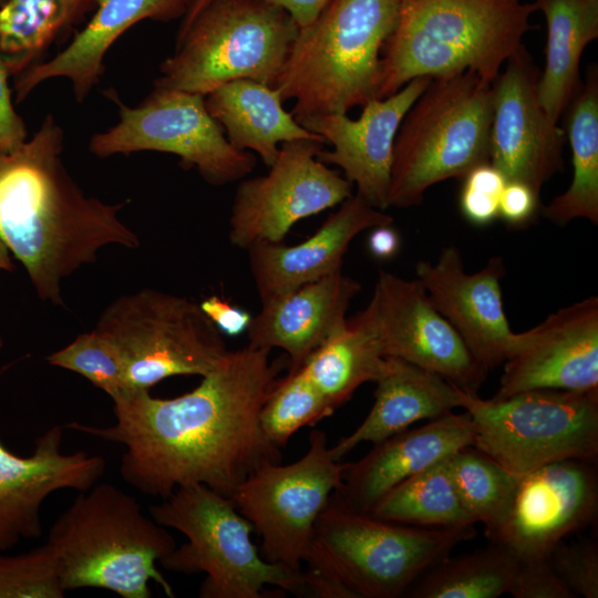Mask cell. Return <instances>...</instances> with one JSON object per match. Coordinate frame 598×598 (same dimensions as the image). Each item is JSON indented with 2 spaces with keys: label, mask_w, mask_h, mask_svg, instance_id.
<instances>
[{
  "label": "cell",
  "mask_w": 598,
  "mask_h": 598,
  "mask_svg": "<svg viewBox=\"0 0 598 598\" xmlns=\"http://www.w3.org/2000/svg\"><path fill=\"white\" fill-rule=\"evenodd\" d=\"M269 354L250 346L227 351L187 393L169 399L130 393L113 401L112 425L63 427L124 446L120 474L145 495L163 499L203 484L230 497L261 464L281 460L259 421L283 364Z\"/></svg>",
  "instance_id": "cell-1"
},
{
  "label": "cell",
  "mask_w": 598,
  "mask_h": 598,
  "mask_svg": "<svg viewBox=\"0 0 598 598\" xmlns=\"http://www.w3.org/2000/svg\"><path fill=\"white\" fill-rule=\"evenodd\" d=\"M64 132L48 114L21 146L0 153V239L38 297L64 306L62 280L107 245L140 247L118 214L124 203L87 196L63 165Z\"/></svg>",
  "instance_id": "cell-2"
},
{
  "label": "cell",
  "mask_w": 598,
  "mask_h": 598,
  "mask_svg": "<svg viewBox=\"0 0 598 598\" xmlns=\"http://www.w3.org/2000/svg\"><path fill=\"white\" fill-rule=\"evenodd\" d=\"M537 11L525 0H400L380 61L377 99L409 81L472 71L494 82Z\"/></svg>",
  "instance_id": "cell-3"
},
{
  "label": "cell",
  "mask_w": 598,
  "mask_h": 598,
  "mask_svg": "<svg viewBox=\"0 0 598 598\" xmlns=\"http://www.w3.org/2000/svg\"><path fill=\"white\" fill-rule=\"evenodd\" d=\"M47 543L65 591L100 588L122 598H150L154 581L175 597L157 568L176 547L174 537L113 484H95L75 497L52 524Z\"/></svg>",
  "instance_id": "cell-4"
},
{
  "label": "cell",
  "mask_w": 598,
  "mask_h": 598,
  "mask_svg": "<svg viewBox=\"0 0 598 598\" xmlns=\"http://www.w3.org/2000/svg\"><path fill=\"white\" fill-rule=\"evenodd\" d=\"M400 0H329L299 29L276 83L293 100L295 118L348 113L377 99L382 49L395 29Z\"/></svg>",
  "instance_id": "cell-5"
},
{
  "label": "cell",
  "mask_w": 598,
  "mask_h": 598,
  "mask_svg": "<svg viewBox=\"0 0 598 598\" xmlns=\"http://www.w3.org/2000/svg\"><path fill=\"white\" fill-rule=\"evenodd\" d=\"M474 535V526L429 528L377 518L333 492L316 520L303 564L349 598H399Z\"/></svg>",
  "instance_id": "cell-6"
},
{
  "label": "cell",
  "mask_w": 598,
  "mask_h": 598,
  "mask_svg": "<svg viewBox=\"0 0 598 598\" xmlns=\"http://www.w3.org/2000/svg\"><path fill=\"white\" fill-rule=\"evenodd\" d=\"M492 116L493 82L472 71L432 78L398 130L389 207L419 205L431 186L489 163Z\"/></svg>",
  "instance_id": "cell-7"
},
{
  "label": "cell",
  "mask_w": 598,
  "mask_h": 598,
  "mask_svg": "<svg viewBox=\"0 0 598 598\" xmlns=\"http://www.w3.org/2000/svg\"><path fill=\"white\" fill-rule=\"evenodd\" d=\"M159 525L183 534L159 565L186 575L205 573L202 598H264L266 586L306 594V571L267 561L251 540L252 526L233 501L203 484L175 489L150 507Z\"/></svg>",
  "instance_id": "cell-8"
},
{
  "label": "cell",
  "mask_w": 598,
  "mask_h": 598,
  "mask_svg": "<svg viewBox=\"0 0 598 598\" xmlns=\"http://www.w3.org/2000/svg\"><path fill=\"white\" fill-rule=\"evenodd\" d=\"M299 27L262 0H212L176 39L155 87L206 96L235 80L276 86Z\"/></svg>",
  "instance_id": "cell-9"
},
{
  "label": "cell",
  "mask_w": 598,
  "mask_h": 598,
  "mask_svg": "<svg viewBox=\"0 0 598 598\" xmlns=\"http://www.w3.org/2000/svg\"><path fill=\"white\" fill-rule=\"evenodd\" d=\"M473 446L514 475L563 460L598 457V390L536 389L482 399L462 391Z\"/></svg>",
  "instance_id": "cell-10"
},
{
  "label": "cell",
  "mask_w": 598,
  "mask_h": 598,
  "mask_svg": "<svg viewBox=\"0 0 598 598\" xmlns=\"http://www.w3.org/2000/svg\"><path fill=\"white\" fill-rule=\"evenodd\" d=\"M95 330L120 352L126 394L150 391L175 375L204 377L228 351L198 303L151 288L112 301Z\"/></svg>",
  "instance_id": "cell-11"
},
{
  "label": "cell",
  "mask_w": 598,
  "mask_h": 598,
  "mask_svg": "<svg viewBox=\"0 0 598 598\" xmlns=\"http://www.w3.org/2000/svg\"><path fill=\"white\" fill-rule=\"evenodd\" d=\"M118 110V122L95 133L92 154L155 151L176 155L185 168H196L209 184L220 186L251 173L256 157L234 147L209 114L205 96L174 89L154 87L137 106L123 103L116 92H106Z\"/></svg>",
  "instance_id": "cell-12"
},
{
  "label": "cell",
  "mask_w": 598,
  "mask_h": 598,
  "mask_svg": "<svg viewBox=\"0 0 598 598\" xmlns=\"http://www.w3.org/2000/svg\"><path fill=\"white\" fill-rule=\"evenodd\" d=\"M343 466L327 434L313 430L302 457L287 465L266 462L236 487L229 498L259 536L267 561L302 569L316 520L341 486Z\"/></svg>",
  "instance_id": "cell-13"
},
{
  "label": "cell",
  "mask_w": 598,
  "mask_h": 598,
  "mask_svg": "<svg viewBox=\"0 0 598 598\" xmlns=\"http://www.w3.org/2000/svg\"><path fill=\"white\" fill-rule=\"evenodd\" d=\"M323 146L310 140L283 143L266 175L239 183L229 217L234 246L281 243L297 221L353 195V185L317 158Z\"/></svg>",
  "instance_id": "cell-14"
},
{
  "label": "cell",
  "mask_w": 598,
  "mask_h": 598,
  "mask_svg": "<svg viewBox=\"0 0 598 598\" xmlns=\"http://www.w3.org/2000/svg\"><path fill=\"white\" fill-rule=\"evenodd\" d=\"M385 357L431 371L460 390L477 394L488 371L439 312L422 283L380 270L362 310Z\"/></svg>",
  "instance_id": "cell-15"
},
{
  "label": "cell",
  "mask_w": 598,
  "mask_h": 598,
  "mask_svg": "<svg viewBox=\"0 0 598 598\" xmlns=\"http://www.w3.org/2000/svg\"><path fill=\"white\" fill-rule=\"evenodd\" d=\"M595 463L563 460L517 475L507 508L488 537L519 559L548 556L558 543L596 519Z\"/></svg>",
  "instance_id": "cell-16"
},
{
  "label": "cell",
  "mask_w": 598,
  "mask_h": 598,
  "mask_svg": "<svg viewBox=\"0 0 598 598\" xmlns=\"http://www.w3.org/2000/svg\"><path fill=\"white\" fill-rule=\"evenodd\" d=\"M493 82L489 164L506 182H518L540 196L543 185L563 169L565 131L542 106L539 71L522 44Z\"/></svg>",
  "instance_id": "cell-17"
},
{
  "label": "cell",
  "mask_w": 598,
  "mask_h": 598,
  "mask_svg": "<svg viewBox=\"0 0 598 598\" xmlns=\"http://www.w3.org/2000/svg\"><path fill=\"white\" fill-rule=\"evenodd\" d=\"M498 391L506 398L536 389L598 390V298L591 296L517 333Z\"/></svg>",
  "instance_id": "cell-18"
},
{
  "label": "cell",
  "mask_w": 598,
  "mask_h": 598,
  "mask_svg": "<svg viewBox=\"0 0 598 598\" xmlns=\"http://www.w3.org/2000/svg\"><path fill=\"white\" fill-rule=\"evenodd\" d=\"M431 79L415 78L384 99L368 101L355 120L347 113H328L309 115L299 121L306 130L332 145V150L322 148L317 158L340 167L344 177L355 185V194L380 210L389 208L393 145L398 130Z\"/></svg>",
  "instance_id": "cell-19"
},
{
  "label": "cell",
  "mask_w": 598,
  "mask_h": 598,
  "mask_svg": "<svg viewBox=\"0 0 598 598\" xmlns=\"http://www.w3.org/2000/svg\"><path fill=\"white\" fill-rule=\"evenodd\" d=\"M504 272L498 256L482 269L466 272L455 246L445 247L435 262L415 264L416 279L435 308L487 371L503 364L516 344L517 333L511 330L503 306Z\"/></svg>",
  "instance_id": "cell-20"
},
{
  "label": "cell",
  "mask_w": 598,
  "mask_h": 598,
  "mask_svg": "<svg viewBox=\"0 0 598 598\" xmlns=\"http://www.w3.org/2000/svg\"><path fill=\"white\" fill-rule=\"evenodd\" d=\"M62 430L58 424L48 429L29 456L14 454L0 441V551L42 534L41 507L50 494L85 492L104 474L102 456L62 453Z\"/></svg>",
  "instance_id": "cell-21"
},
{
  "label": "cell",
  "mask_w": 598,
  "mask_h": 598,
  "mask_svg": "<svg viewBox=\"0 0 598 598\" xmlns=\"http://www.w3.org/2000/svg\"><path fill=\"white\" fill-rule=\"evenodd\" d=\"M474 439L466 411L429 420L373 443L359 461L344 463L341 486L334 493L353 509L369 513L395 485L457 450L473 446Z\"/></svg>",
  "instance_id": "cell-22"
},
{
  "label": "cell",
  "mask_w": 598,
  "mask_h": 598,
  "mask_svg": "<svg viewBox=\"0 0 598 598\" xmlns=\"http://www.w3.org/2000/svg\"><path fill=\"white\" fill-rule=\"evenodd\" d=\"M385 210L353 194L331 213L319 229L297 245L258 241L246 250L260 300L291 291L342 270L351 241L363 230L392 224Z\"/></svg>",
  "instance_id": "cell-23"
},
{
  "label": "cell",
  "mask_w": 598,
  "mask_h": 598,
  "mask_svg": "<svg viewBox=\"0 0 598 598\" xmlns=\"http://www.w3.org/2000/svg\"><path fill=\"white\" fill-rule=\"evenodd\" d=\"M361 285L342 270L261 301L247 329L248 346L279 348L288 371L299 369L308 357L347 322L346 313Z\"/></svg>",
  "instance_id": "cell-24"
},
{
  "label": "cell",
  "mask_w": 598,
  "mask_h": 598,
  "mask_svg": "<svg viewBox=\"0 0 598 598\" xmlns=\"http://www.w3.org/2000/svg\"><path fill=\"white\" fill-rule=\"evenodd\" d=\"M193 0H95V13L65 49L16 76V102L37 86L56 78L68 79L74 97L83 102L100 82L104 58L113 43L133 24L151 19L171 21L184 17Z\"/></svg>",
  "instance_id": "cell-25"
},
{
  "label": "cell",
  "mask_w": 598,
  "mask_h": 598,
  "mask_svg": "<svg viewBox=\"0 0 598 598\" xmlns=\"http://www.w3.org/2000/svg\"><path fill=\"white\" fill-rule=\"evenodd\" d=\"M386 358V369L375 381L374 403L367 417L331 446L339 461L363 442L377 443L417 421L433 420L461 408L462 390L431 371Z\"/></svg>",
  "instance_id": "cell-26"
},
{
  "label": "cell",
  "mask_w": 598,
  "mask_h": 598,
  "mask_svg": "<svg viewBox=\"0 0 598 598\" xmlns=\"http://www.w3.org/2000/svg\"><path fill=\"white\" fill-rule=\"evenodd\" d=\"M282 103L277 87L247 79L225 83L205 96L209 114L229 143L240 151L255 152L267 167L276 161L279 144L299 140L327 144L306 130Z\"/></svg>",
  "instance_id": "cell-27"
},
{
  "label": "cell",
  "mask_w": 598,
  "mask_h": 598,
  "mask_svg": "<svg viewBox=\"0 0 598 598\" xmlns=\"http://www.w3.org/2000/svg\"><path fill=\"white\" fill-rule=\"evenodd\" d=\"M535 4L547 24L546 61L537 95L558 123L581 85V54L598 38V0H535Z\"/></svg>",
  "instance_id": "cell-28"
},
{
  "label": "cell",
  "mask_w": 598,
  "mask_h": 598,
  "mask_svg": "<svg viewBox=\"0 0 598 598\" xmlns=\"http://www.w3.org/2000/svg\"><path fill=\"white\" fill-rule=\"evenodd\" d=\"M377 333L362 311L319 346L300 369L336 410L367 382L385 371Z\"/></svg>",
  "instance_id": "cell-29"
},
{
  "label": "cell",
  "mask_w": 598,
  "mask_h": 598,
  "mask_svg": "<svg viewBox=\"0 0 598 598\" xmlns=\"http://www.w3.org/2000/svg\"><path fill=\"white\" fill-rule=\"evenodd\" d=\"M565 135L571 148L573 178L569 187L544 207L556 225L582 218L598 223V73L591 66L585 84L567 106Z\"/></svg>",
  "instance_id": "cell-30"
},
{
  "label": "cell",
  "mask_w": 598,
  "mask_h": 598,
  "mask_svg": "<svg viewBox=\"0 0 598 598\" xmlns=\"http://www.w3.org/2000/svg\"><path fill=\"white\" fill-rule=\"evenodd\" d=\"M92 6L95 0H6L0 6V55L10 74L17 76L39 63Z\"/></svg>",
  "instance_id": "cell-31"
},
{
  "label": "cell",
  "mask_w": 598,
  "mask_h": 598,
  "mask_svg": "<svg viewBox=\"0 0 598 598\" xmlns=\"http://www.w3.org/2000/svg\"><path fill=\"white\" fill-rule=\"evenodd\" d=\"M447 457L395 485L368 514L417 527L474 526L454 485Z\"/></svg>",
  "instance_id": "cell-32"
},
{
  "label": "cell",
  "mask_w": 598,
  "mask_h": 598,
  "mask_svg": "<svg viewBox=\"0 0 598 598\" xmlns=\"http://www.w3.org/2000/svg\"><path fill=\"white\" fill-rule=\"evenodd\" d=\"M520 559L492 542L485 548L450 555L429 568L410 588L412 598H497L509 594Z\"/></svg>",
  "instance_id": "cell-33"
},
{
  "label": "cell",
  "mask_w": 598,
  "mask_h": 598,
  "mask_svg": "<svg viewBox=\"0 0 598 598\" xmlns=\"http://www.w3.org/2000/svg\"><path fill=\"white\" fill-rule=\"evenodd\" d=\"M447 463L463 506L489 536L507 508L517 475L474 446L457 450Z\"/></svg>",
  "instance_id": "cell-34"
},
{
  "label": "cell",
  "mask_w": 598,
  "mask_h": 598,
  "mask_svg": "<svg viewBox=\"0 0 598 598\" xmlns=\"http://www.w3.org/2000/svg\"><path fill=\"white\" fill-rule=\"evenodd\" d=\"M334 411L299 368L278 378L261 406L259 421L266 437L281 450L298 430L313 426Z\"/></svg>",
  "instance_id": "cell-35"
},
{
  "label": "cell",
  "mask_w": 598,
  "mask_h": 598,
  "mask_svg": "<svg viewBox=\"0 0 598 598\" xmlns=\"http://www.w3.org/2000/svg\"><path fill=\"white\" fill-rule=\"evenodd\" d=\"M50 365L75 372L112 401L127 393L125 370L116 346L97 330L79 334L64 348L47 357Z\"/></svg>",
  "instance_id": "cell-36"
},
{
  "label": "cell",
  "mask_w": 598,
  "mask_h": 598,
  "mask_svg": "<svg viewBox=\"0 0 598 598\" xmlns=\"http://www.w3.org/2000/svg\"><path fill=\"white\" fill-rule=\"evenodd\" d=\"M58 557L45 542L17 555L0 554V598H62Z\"/></svg>",
  "instance_id": "cell-37"
},
{
  "label": "cell",
  "mask_w": 598,
  "mask_h": 598,
  "mask_svg": "<svg viewBox=\"0 0 598 598\" xmlns=\"http://www.w3.org/2000/svg\"><path fill=\"white\" fill-rule=\"evenodd\" d=\"M563 582L578 597H598V546L592 539L558 543L548 555Z\"/></svg>",
  "instance_id": "cell-38"
},
{
  "label": "cell",
  "mask_w": 598,
  "mask_h": 598,
  "mask_svg": "<svg viewBox=\"0 0 598 598\" xmlns=\"http://www.w3.org/2000/svg\"><path fill=\"white\" fill-rule=\"evenodd\" d=\"M460 196L463 216L476 226L498 218V205L506 184L504 175L489 163L472 168L465 176Z\"/></svg>",
  "instance_id": "cell-39"
},
{
  "label": "cell",
  "mask_w": 598,
  "mask_h": 598,
  "mask_svg": "<svg viewBox=\"0 0 598 598\" xmlns=\"http://www.w3.org/2000/svg\"><path fill=\"white\" fill-rule=\"evenodd\" d=\"M509 594L515 598H574L554 570L549 557L520 559Z\"/></svg>",
  "instance_id": "cell-40"
},
{
  "label": "cell",
  "mask_w": 598,
  "mask_h": 598,
  "mask_svg": "<svg viewBox=\"0 0 598 598\" xmlns=\"http://www.w3.org/2000/svg\"><path fill=\"white\" fill-rule=\"evenodd\" d=\"M10 75L0 55V153L12 152L28 140L25 124L13 106Z\"/></svg>",
  "instance_id": "cell-41"
},
{
  "label": "cell",
  "mask_w": 598,
  "mask_h": 598,
  "mask_svg": "<svg viewBox=\"0 0 598 598\" xmlns=\"http://www.w3.org/2000/svg\"><path fill=\"white\" fill-rule=\"evenodd\" d=\"M539 198L527 185L506 182L499 198L498 217L508 226L523 227L535 217Z\"/></svg>",
  "instance_id": "cell-42"
},
{
  "label": "cell",
  "mask_w": 598,
  "mask_h": 598,
  "mask_svg": "<svg viewBox=\"0 0 598 598\" xmlns=\"http://www.w3.org/2000/svg\"><path fill=\"white\" fill-rule=\"evenodd\" d=\"M199 306L216 328L230 337L246 332L252 318L246 310L230 305L218 296L207 297Z\"/></svg>",
  "instance_id": "cell-43"
},
{
  "label": "cell",
  "mask_w": 598,
  "mask_h": 598,
  "mask_svg": "<svg viewBox=\"0 0 598 598\" xmlns=\"http://www.w3.org/2000/svg\"><path fill=\"white\" fill-rule=\"evenodd\" d=\"M286 10L299 29L311 24L329 0H262Z\"/></svg>",
  "instance_id": "cell-44"
},
{
  "label": "cell",
  "mask_w": 598,
  "mask_h": 598,
  "mask_svg": "<svg viewBox=\"0 0 598 598\" xmlns=\"http://www.w3.org/2000/svg\"><path fill=\"white\" fill-rule=\"evenodd\" d=\"M400 247V236L390 225H381L372 228L368 248L371 255L378 259H389L393 257Z\"/></svg>",
  "instance_id": "cell-45"
},
{
  "label": "cell",
  "mask_w": 598,
  "mask_h": 598,
  "mask_svg": "<svg viewBox=\"0 0 598 598\" xmlns=\"http://www.w3.org/2000/svg\"><path fill=\"white\" fill-rule=\"evenodd\" d=\"M212 0H193L189 6L186 14L183 18L182 24L178 30V34H182L192 23V21L199 14V12L210 2Z\"/></svg>",
  "instance_id": "cell-46"
},
{
  "label": "cell",
  "mask_w": 598,
  "mask_h": 598,
  "mask_svg": "<svg viewBox=\"0 0 598 598\" xmlns=\"http://www.w3.org/2000/svg\"><path fill=\"white\" fill-rule=\"evenodd\" d=\"M16 268L12 258L11 252L8 249V247L4 245V243L0 239V270L6 271H12ZM3 347V340L0 336V350Z\"/></svg>",
  "instance_id": "cell-47"
},
{
  "label": "cell",
  "mask_w": 598,
  "mask_h": 598,
  "mask_svg": "<svg viewBox=\"0 0 598 598\" xmlns=\"http://www.w3.org/2000/svg\"><path fill=\"white\" fill-rule=\"evenodd\" d=\"M6 0H0V6Z\"/></svg>",
  "instance_id": "cell-48"
}]
</instances>
